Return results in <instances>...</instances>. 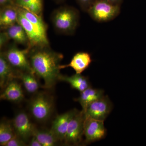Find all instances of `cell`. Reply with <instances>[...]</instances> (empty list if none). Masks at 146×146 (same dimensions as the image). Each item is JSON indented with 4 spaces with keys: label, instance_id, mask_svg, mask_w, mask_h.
<instances>
[{
    "label": "cell",
    "instance_id": "cell-15",
    "mask_svg": "<svg viewBox=\"0 0 146 146\" xmlns=\"http://www.w3.org/2000/svg\"><path fill=\"white\" fill-rule=\"evenodd\" d=\"M2 94H1V100H6L14 103L22 102L24 99L23 89L16 79L9 82L4 89Z\"/></svg>",
    "mask_w": 146,
    "mask_h": 146
},
{
    "label": "cell",
    "instance_id": "cell-28",
    "mask_svg": "<svg viewBox=\"0 0 146 146\" xmlns=\"http://www.w3.org/2000/svg\"><path fill=\"white\" fill-rule=\"evenodd\" d=\"M104 1L111 3L113 4L121 5V4L123 0H104Z\"/></svg>",
    "mask_w": 146,
    "mask_h": 146
},
{
    "label": "cell",
    "instance_id": "cell-4",
    "mask_svg": "<svg viewBox=\"0 0 146 146\" xmlns=\"http://www.w3.org/2000/svg\"><path fill=\"white\" fill-rule=\"evenodd\" d=\"M30 48L21 49L16 43L7 45L1 50L9 64L16 70L21 73H33L29 59Z\"/></svg>",
    "mask_w": 146,
    "mask_h": 146
},
{
    "label": "cell",
    "instance_id": "cell-21",
    "mask_svg": "<svg viewBox=\"0 0 146 146\" xmlns=\"http://www.w3.org/2000/svg\"><path fill=\"white\" fill-rule=\"evenodd\" d=\"M19 79L22 80L24 87L29 94H35L39 89V83L34 73L29 72L22 73Z\"/></svg>",
    "mask_w": 146,
    "mask_h": 146
},
{
    "label": "cell",
    "instance_id": "cell-24",
    "mask_svg": "<svg viewBox=\"0 0 146 146\" xmlns=\"http://www.w3.org/2000/svg\"><path fill=\"white\" fill-rule=\"evenodd\" d=\"M27 145L25 142L15 135L6 144L5 146H25L28 145Z\"/></svg>",
    "mask_w": 146,
    "mask_h": 146
},
{
    "label": "cell",
    "instance_id": "cell-25",
    "mask_svg": "<svg viewBox=\"0 0 146 146\" xmlns=\"http://www.w3.org/2000/svg\"><path fill=\"white\" fill-rule=\"evenodd\" d=\"M95 0H76L79 5L84 11L87 12Z\"/></svg>",
    "mask_w": 146,
    "mask_h": 146
},
{
    "label": "cell",
    "instance_id": "cell-22",
    "mask_svg": "<svg viewBox=\"0 0 146 146\" xmlns=\"http://www.w3.org/2000/svg\"><path fill=\"white\" fill-rule=\"evenodd\" d=\"M15 133L11 122L2 121L0 124V145L5 146Z\"/></svg>",
    "mask_w": 146,
    "mask_h": 146
},
{
    "label": "cell",
    "instance_id": "cell-16",
    "mask_svg": "<svg viewBox=\"0 0 146 146\" xmlns=\"http://www.w3.org/2000/svg\"><path fill=\"white\" fill-rule=\"evenodd\" d=\"M6 32L10 39L14 43L30 48V42L26 32L23 27L18 23L3 30Z\"/></svg>",
    "mask_w": 146,
    "mask_h": 146
},
{
    "label": "cell",
    "instance_id": "cell-26",
    "mask_svg": "<svg viewBox=\"0 0 146 146\" xmlns=\"http://www.w3.org/2000/svg\"><path fill=\"white\" fill-rule=\"evenodd\" d=\"M28 146H42V144L38 141L35 136H33L31 138L29 142Z\"/></svg>",
    "mask_w": 146,
    "mask_h": 146
},
{
    "label": "cell",
    "instance_id": "cell-5",
    "mask_svg": "<svg viewBox=\"0 0 146 146\" xmlns=\"http://www.w3.org/2000/svg\"><path fill=\"white\" fill-rule=\"evenodd\" d=\"M53 108V99L45 93L36 94L32 99L29 105V109L32 116L40 122H44L49 119Z\"/></svg>",
    "mask_w": 146,
    "mask_h": 146
},
{
    "label": "cell",
    "instance_id": "cell-9",
    "mask_svg": "<svg viewBox=\"0 0 146 146\" xmlns=\"http://www.w3.org/2000/svg\"><path fill=\"white\" fill-rule=\"evenodd\" d=\"M112 106L108 97L104 96L89 105L84 112L86 117L104 121L112 111Z\"/></svg>",
    "mask_w": 146,
    "mask_h": 146
},
{
    "label": "cell",
    "instance_id": "cell-29",
    "mask_svg": "<svg viewBox=\"0 0 146 146\" xmlns=\"http://www.w3.org/2000/svg\"><path fill=\"white\" fill-rule=\"evenodd\" d=\"M54 1L57 3H60L63 2L65 0H54Z\"/></svg>",
    "mask_w": 146,
    "mask_h": 146
},
{
    "label": "cell",
    "instance_id": "cell-14",
    "mask_svg": "<svg viewBox=\"0 0 146 146\" xmlns=\"http://www.w3.org/2000/svg\"><path fill=\"white\" fill-rule=\"evenodd\" d=\"M18 11L17 6L13 4L1 7L0 28L5 29L18 23Z\"/></svg>",
    "mask_w": 146,
    "mask_h": 146
},
{
    "label": "cell",
    "instance_id": "cell-11",
    "mask_svg": "<svg viewBox=\"0 0 146 146\" xmlns=\"http://www.w3.org/2000/svg\"><path fill=\"white\" fill-rule=\"evenodd\" d=\"M78 112L76 109L58 115L53 121L50 129L59 141H64L71 120Z\"/></svg>",
    "mask_w": 146,
    "mask_h": 146
},
{
    "label": "cell",
    "instance_id": "cell-17",
    "mask_svg": "<svg viewBox=\"0 0 146 146\" xmlns=\"http://www.w3.org/2000/svg\"><path fill=\"white\" fill-rule=\"evenodd\" d=\"M104 96V90L94 89L90 86L80 92V96L75 99V100L79 103L82 107V110L84 111L89 105Z\"/></svg>",
    "mask_w": 146,
    "mask_h": 146
},
{
    "label": "cell",
    "instance_id": "cell-18",
    "mask_svg": "<svg viewBox=\"0 0 146 146\" xmlns=\"http://www.w3.org/2000/svg\"><path fill=\"white\" fill-rule=\"evenodd\" d=\"M59 80L69 83L73 89L78 90L80 92L91 86L88 78L82 75L81 74L76 73L70 76L61 74L59 77Z\"/></svg>",
    "mask_w": 146,
    "mask_h": 146
},
{
    "label": "cell",
    "instance_id": "cell-12",
    "mask_svg": "<svg viewBox=\"0 0 146 146\" xmlns=\"http://www.w3.org/2000/svg\"><path fill=\"white\" fill-rule=\"evenodd\" d=\"M22 73L14 69L1 52L0 53V86L4 89L13 79H19Z\"/></svg>",
    "mask_w": 146,
    "mask_h": 146
},
{
    "label": "cell",
    "instance_id": "cell-23",
    "mask_svg": "<svg viewBox=\"0 0 146 146\" xmlns=\"http://www.w3.org/2000/svg\"><path fill=\"white\" fill-rule=\"evenodd\" d=\"M0 33V49L2 50L8 45L9 40H11L6 32L1 30Z\"/></svg>",
    "mask_w": 146,
    "mask_h": 146
},
{
    "label": "cell",
    "instance_id": "cell-13",
    "mask_svg": "<svg viewBox=\"0 0 146 146\" xmlns=\"http://www.w3.org/2000/svg\"><path fill=\"white\" fill-rule=\"evenodd\" d=\"M92 61L90 54L84 52H80L74 56L69 64L61 65L60 68L61 70L70 67L74 70L76 74H81L89 67Z\"/></svg>",
    "mask_w": 146,
    "mask_h": 146
},
{
    "label": "cell",
    "instance_id": "cell-7",
    "mask_svg": "<svg viewBox=\"0 0 146 146\" xmlns=\"http://www.w3.org/2000/svg\"><path fill=\"white\" fill-rule=\"evenodd\" d=\"M85 114L83 110L78 111L71 120L64 142L69 146H77L82 141Z\"/></svg>",
    "mask_w": 146,
    "mask_h": 146
},
{
    "label": "cell",
    "instance_id": "cell-10",
    "mask_svg": "<svg viewBox=\"0 0 146 146\" xmlns=\"http://www.w3.org/2000/svg\"><path fill=\"white\" fill-rule=\"evenodd\" d=\"M106 132L104 121L95 119L85 116L84 127L85 143L89 144L100 141L105 137Z\"/></svg>",
    "mask_w": 146,
    "mask_h": 146
},
{
    "label": "cell",
    "instance_id": "cell-6",
    "mask_svg": "<svg viewBox=\"0 0 146 146\" xmlns=\"http://www.w3.org/2000/svg\"><path fill=\"white\" fill-rule=\"evenodd\" d=\"M120 11L119 5L104 0H95L87 12L94 21L105 23L114 20L119 14Z\"/></svg>",
    "mask_w": 146,
    "mask_h": 146
},
{
    "label": "cell",
    "instance_id": "cell-19",
    "mask_svg": "<svg viewBox=\"0 0 146 146\" xmlns=\"http://www.w3.org/2000/svg\"><path fill=\"white\" fill-rule=\"evenodd\" d=\"M13 4L39 16H42L43 0H14Z\"/></svg>",
    "mask_w": 146,
    "mask_h": 146
},
{
    "label": "cell",
    "instance_id": "cell-8",
    "mask_svg": "<svg viewBox=\"0 0 146 146\" xmlns=\"http://www.w3.org/2000/svg\"><path fill=\"white\" fill-rule=\"evenodd\" d=\"M11 122L15 134L27 143L33 136L36 128L32 123L28 115L21 111L16 114Z\"/></svg>",
    "mask_w": 146,
    "mask_h": 146
},
{
    "label": "cell",
    "instance_id": "cell-3",
    "mask_svg": "<svg viewBox=\"0 0 146 146\" xmlns=\"http://www.w3.org/2000/svg\"><path fill=\"white\" fill-rule=\"evenodd\" d=\"M80 14L73 7L65 5L53 11L51 21L56 32L65 35H73L78 26Z\"/></svg>",
    "mask_w": 146,
    "mask_h": 146
},
{
    "label": "cell",
    "instance_id": "cell-20",
    "mask_svg": "<svg viewBox=\"0 0 146 146\" xmlns=\"http://www.w3.org/2000/svg\"><path fill=\"white\" fill-rule=\"evenodd\" d=\"M33 136H35L42 146H54L58 141L51 129H35Z\"/></svg>",
    "mask_w": 146,
    "mask_h": 146
},
{
    "label": "cell",
    "instance_id": "cell-2",
    "mask_svg": "<svg viewBox=\"0 0 146 146\" xmlns=\"http://www.w3.org/2000/svg\"><path fill=\"white\" fill-rule=\"evenodd\" d=\"M17 7L18 11V22L26 32L30 48L50 46L47 35L48 26L43 20L42 16Z\"/></svg>",
    "mask_w": 146,
    "mask_h": 146
},
{
    "label": "cell",
    "instance_id": "cell-27",
    "mask_svg": "<svg viewBox=\"0 0 146 146\" xmlns=\"http://www.w3.org/2000/svg\"><path fill=\"white\" fill-rule=\"evenodd\" d=\"M14 0H0L1 7L7 5L13 4Z\"/></svg>",
    "mask_w": 146,
    "mask_h": 146
},
{
    "label": "cell",
    "instance_id": "cell-1",
    "mask_svg": "<svg viewBox=\"0 0 146 146\" xmlns=\"http://www.w3.org/2000/svg\"><path fill=\"white\" fill-rule=\"evenodd\" d=\"M63 58V54L54 51L50 46L30 48V64L35 76L44 81L45 88H52L59 80L60 63Z\"/></svg>",
    "mask_w": 146,
    "mask_h": 146
}]
</instances>
